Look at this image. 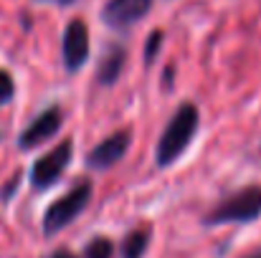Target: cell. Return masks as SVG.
Segmentation results:
<instances>
[{"mask_svg": "<svg viewBox=\"0 0 261 258\" xmlns=\"http://www.w3.org/2000/svg\"><path fill=\"white\" fill-rule=\"evenodd\" d=\"M71 162V142H61L59 147H54L46 157H41L36 162V167L31 172V180L36 187H48L51 182H56L61 177V172L66 170V165Z\"/></svg>", "mask_w": 261, "mask_h": 258, "instance_id": "obj_4", "label": "cell"}, {"mask_svg": "<svg viewBox=\"0 0 261 258\" xmlns=\"http://www.w3.org/2000/svg\"><path fill=\"white\" fill-rule=\"evenodd\" d=\"M261 213V187L251 185L244 187L241 192L231 195L228 200H223L208 218L205 223H249L254 218H259Z\"/></svg>", "mask_w": 261, "mask_h": 258, "instance_id": "obj_2", "label": "cell"}, {"mask_svg": "<svg viewBox=\"0 0 261 258\" xmlns=\"http://www.w3.org/2000/svg\"><path fill=\"white\" fill-rule=\"evenodd\" d=\"M87 258H112V243L107 238H94L87 246Z\"/></svg>", "mask_w": 261, "mask_h": 258, "instance_id": "obj_11", "label": "cell"}, {"mask_svg": "<svg viewBox=\"0 0 261 258\" xmlns=\"http://www.w3.org/2000/svg\"><path fill=\"white\" fill-rule=\"evenodd\" d=\"M198 129V109L193 104H182L175 117L170 119L160 145H158V165H170L175 157H180L185 152V147L190 145V137Z\"/></svg>", "mask_w": 261, "mask_h": 258, "instance_id": "obj_1", "label": "cell"}, {"mask_svg": "<svg viewBox=\"0 0 261 258\" xmlns=\"http://www.w3.org/2000/svg\"><path fill=\"white\" fill-rule=\"evenodd\" d=\"M89 197H91V185H89V182L76 185L71 192H66L64 197H59V200L46 210L43 231H46V233H56V231H61L64 225H69V223L87 208Z\"/></svg>", "mask_w": 261, "mask_h": 258, "instance_id": "obj_3", "label": "cell"}, {"mask_svg": "<svg viewBox=\"0 0 261 258\" xmlns=\"http://www.w3.org/2000/svg\"><path fill=\"white\" fill-rule=\"evenodd\" d=\"M59 127H61V111L54 106V109H48V111H43L25 132H23V137H20V147L23 150H31V147H38L41 142H46L48 137H54L56 132H59Z\"/></svg>", "mask_w": 261, "mask_h": 258, "instance_id": "obj_8", "label": "cell"}, {"mask_svg": "<svg viewBox=\"0 0 261 258\" xmlns=\"http://www.w3.org/2000/svg\"><path fill=\"white\" fill-rule=\"evenodd\" d=\"M122 64H124V51L122 48H109L107 56L101 59V66H99V81L101 84H114L119 71H122Z\"/></svg>", "mask_w": 261, "mask_h": 258, "instance_id": "obj_9", "label": "cell"}, {"mask_svg": "<svg viewBox=\"0 0 261 258\" xmlns=\"http://www.w3.org/2000/svg\"><path fill=\"white\" fill-rule=\"evenodd\" d=\"M43 3H59V5H69V3H74V0H43Z\"/></svg>", "mask_w": 261, "mask_h": 258, "instance_id": "obj_15", "label": "cell"}, {"mask_svg": "<svg viewBox=\"0 0 261 258\" xmlns=\"http://www.w3.org/2000/svg\"><path fill=\"white\" fill-rule=\"evenodd\" d=\"M51 258H76V256H74V253H69V251H56Z\"/></svg>", "mask_w": 261, "mask_h": 258, "instance_id": "obj_14", "label": "cell"}, {"mask_svg": "<svg viewBox=\"0 0 261 258\" xmlns=\"http://www.w3.org/2000/svg\"><path fill=\"white\" fill-rule=\"evenodd\" d=\"M13 91H15V86H13V79H10V74H5V71H0V104H5L10 96H13Z\"/></svg>", "mask_w": 261, "mask_h": 258, "instance_id": "obj_12", "label": "cell"}, {"mask_svg": "<svg viewBox=\"0 0 261 258\" xmlns=\"http://www.w3.org/2000/svg\"><path fill=\"white\" fill-rule=\"evenodd\" d=\"M160 38H163V33H160V31H155V33L150 36V43H147V61L152 59V51H158V48H160Z\"/></svg>", "mask_w": 261, "mask_h": 258, "instance_id": "obj_13", "label": "cell"}, {"mask_svg": "<svg viewBox=\"0 0 261 258\" xmlns=\"http://www.w3.org/2000/svg\"><path fill=\"white\" fill-rule=\"evenodd\" d=\"M89 56V31L84 25V20H74L69 28H66V36H64V59H66V66L74 71L79 69Z\"/></svg>", "mask_w": 261, "mask_h": 258, "instance_id": "obj_7", "label": "cell"}, {"mask_svg": "<svg viewBox=\"0 0 261 258\" xmlns=\"http://www.w3.org/2000/svg\"><path fill=\"white\" fill-rule=\"evenodd\" d=\"M147 231H135L124 238V246H122V256L124 258H142L145 248H147Z\"/></svg>", "mask_w": 261, "mask_h": 258, "instance_id": "obj_10", "label": "cell"}, {"mask_svg": "<svg viewBox=\"0 0 261 258\" xmlns=\"http://www.w3.org/2000/svg\"><path fill=\"white\" fill-rule=\"evenodd\" d=\"M127 147H129V132H117V134L107 137L99 147H94L87 155L89 167H96V170L112 167L114 162H119V160L124 157Z\"/></svg>", "mask_w": 261, "mask_h": 258, "instance_id": "obj_5", "label": "cell"}, {"mask_svg": "<svg viewBox=\"0 0 261 258\" xmlns=\"http://www.w3.org/2000/svg\"><path fill=\"white\" fill-rule=\"evenodd\" d=\"M251 258H261V253H256V256H251Z\"/></svg>", "mask_w": 261, "mask_h": 258, "instance_id": "obj_16", "label": "cell"}, {"mask_svg": "<svg viewBox=\"0 0 261 258\" xmlns=\"http://www.w3.org/2000/svg\"><path fill=\"white\" fill-rule=\"evenodd\" d=\"M152 0H109L104 5V20L114 28H124L132 25L135 20H140L147 10H150Z\"/></svg>", "mask_w": 261, "mask_h": 258, "instance_id": "obj_6", "label": "cell"}]
</instances>
